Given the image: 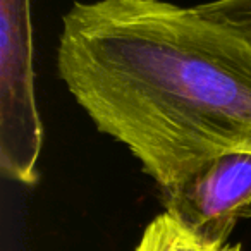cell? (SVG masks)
I'll list each match as a JSON object with an SVG mask.
<instances>
[{
	"label": "cell",
	"instance_id": "2",
	"mask_svg": "<svg viewBox=\"0 0 251 251\" xmlns=\"http://www.w3.org/2000/svg\"><path fill=\"white\" fill-rule=\"evenodd\" d=\"M43 126L35 98L31 0H0V167L19 184L38 181Z\"/></svg>",
	"mask_w": 251,
	"mask_h": 251
},
{
	"label": "cell",
	"instance_id": "3",
	"mask_svg": "<svg viewBox=\"0 0 251 251\" xmlns=\"http://www.w3.org/2000/svg\"><path fill=\"white\" fill-rule=\"evenodd\" d=\"M167 213L213 243H227L251 217V153L215 157L179 184L160 191Z\"/></svg>",
	"mask_w": 251,
	"mask_h": 251
},
{
	"label": "cell",
	"instance_id": "4",
	"mask_svg": "<svg viewBox=\"0 0 251 251\" xmlns=\"http://www.w3.org/2000/svg\"><path fill=\"white\" fill-rule=\"evenodd\" d=\"M134 251H241V244L208 241L164 212L145 227Z\"/></svg>",
	"mask_w": 251,
	"mask_h": 251
},
{
	"label": "cell",
	"instance_id": "5",
	"mask_svg": "<svg viewBox=\"0 0 251 251\" xmlns=\"http://www.w3.org/2000/svg\"><path fill=\"white\" fill-rule=\"evenodd\" d=\"M196 7L208 18L239 31L251 42V0H212Z\"/></svg>",
	"mask_w": 251,
	"mask_h": 251
},
{
	"label": "cell",
	"instance_id": "1",
	"mask_svg": "<svg viewBox=\"0 0 251 251\" xmlns=\"http://www.w3.org/2000/svg\"><path fill=\"white\" fill-rule=\"evenodd\" d=\"M57 74L160 191L215 157L251 153V42L198 7L74 2L62 18Z\"/></svg>",
	"mask_w": 251,
	"mask_h": 251
}]
</instances>
